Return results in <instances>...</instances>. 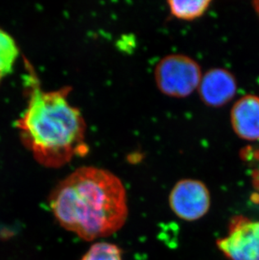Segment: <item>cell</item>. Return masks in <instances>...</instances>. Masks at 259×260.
<instances>
[{
  "mask_svg": "<svg viewBox=\"0 0 259 260\" xmlns=\"http://www.w3.org/2000/svg\"><path fill=\"white\" fill-rule=\"evenodd\" d=\"M56 221L83 240L113 235L127 220V194L121 179L109 170L83 166L68 175L50 194Z\"/></svg>",
  "mask_w": 259,
  "mask_h": 260,
  "instance_id": "1",
  "label": "cell"
},
{
  "mask_svg": "<svg viewBox=\"0 0 259 260\" xmlns=\"http://www.w3.org/2000/svg\"><path fill=\"white\" fill-rule=\"evenodd\" d=\"M27 106L16 121L25 147L45 167L58 169L88 154L85 120L69 101L71 87L47 91L27 62Z\"/></svg>",
  "mask_w": 259,
  "mask_h": 260,
  "instance_id": "2",
  "label": "cell"
},
{
  "mask_svg": "<svg viewBox=\"0 0 259 260\" xmlns=\"http://www.w3.org/2000/svg\"><path fill=\"white\" fill-rule=\"evenodd\" d=\"M156 86L161 93L173 98H185L198 88L201 66L183 54L167 55L156 64L154 72Z\"/></svg>",
  "mask_w": 259,
  "mask_h": 260,
  "instance_id": "3",
  "label": "cell"
},
{
  "mask_svg": "<svg viewBox=\"0 0 259 260\" xmlns=\"http://www.w3.org/2000/svg\"><path fill=\"white\" fill-rule=\"evenodd\" d=\"M216 245L230 260H259V221L233 216L228 235L218 239Z\"/></svg>",
  "mask_w": 259,
  "mask_h": 260,
  "instance_id": "4",
  "label": "cell"
},
{
  "mask_svg": "<svg viewBox=\"0 0 259 260\" xmlns=\"http://www.w3.org/2000/svg\"><path fill=\"white\" fill-rule=\"evenodd\" d=\"M169 206L175 216L185 221H196L206 216L210 207V194L203 182L183 179L173 187Z\"/></svg>",
  "mask_w": 259,
  "mask_h": 260,
  "instance_id": "5",
  "label": "cell"
},
{
  "mask_svg": "<svg viewBox=\"0 0 259 260\" xmlns=\"http://www.w3.org/2000/svg\"><path fill=\"white\" fill-rule=\"evenodd\" d=\"M199 94L209 107L220 108L233 101L237 90V79L228 69L215 68L202 75Z\"/></svg>",
  "mask_w": 259,
  "mask_h": 260,
  "instance_id": "6",
  "label": "cell"
},
{
  "mask_svg": "<svg viewBox=\"0 0 259 260\" xmlns=\"http://www.w3.org/2000/svg\"><path fill=\"white\" fill-rule=\"evenodd\" d=\"M231 124L240 138L259 141V97L247 94L240 98L231 111Z\"/></svg>",
  "mask_w": 259,
  "mask_h": 260,
  "instance_id": "7",
  "label": "cell"
},
{
  "mask_svg": "<svg viewBox=\"0 0 259 260\" xmlns=\"http://www.w3.org/2000/svg\"><path fill=\"white\" fill-rule=\"evenodd\" d=\"M210 0H191L168 1L169 10L174 17L182 20H193L201 17L210 7Z\"/></svg>",
  "mask_w": 259,
  "mask_h": 260,
  "instance_id": "8",
  "label": "cell"
},
{
  "mask_svg": "<svg viewBox=\"0 0 259 260\" xmlns=\"http://www.w3.org/2000/svg\"><path fill=\"white\" fill-rule=\"evenodd\" d=\"M19 56V48L15 39L0 28V82L12 70Z\"/></svg>",
  "mask_w": 259,
  "mask_h": 260,
  "instance_id": "9",
  "label": "cell"
},
{
  "mask_svg": "<svg viewBox=\"0 0 259 260\" xmlns=\"http://www.w3.org/2000/svg\"><path fill=\"white\" fill-rule=\"evenodd\" d=\"M80 260H123L122 252L115 244L98 242L88 248Z\"/></svg>",
  "mask_w": 259,
  "mask_h": 260,
  "instance_id": "10",
  "label": "cell"
},
{
  "mask_svg": "<svg viewBox=\"0 0 259 260\" xmlns=\"http://www.w3.org/2000/svg\"><path fill=\"white\" fill-rule=\"evenodd\" d=\"M252 5H253V8L256 10V12H257L259 17V1H255V2L252 3Z\"/></svg>",
  "mask_w": 259,
  "mask_h": 260,
  "instance_id": "11",
  "label": "cell"
}]
</instances>
